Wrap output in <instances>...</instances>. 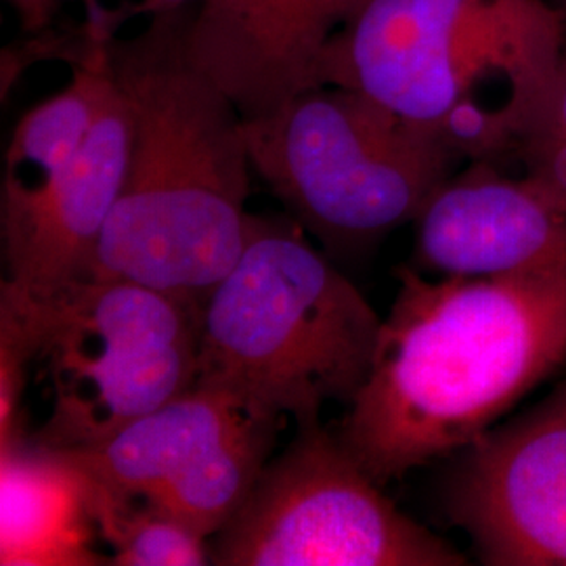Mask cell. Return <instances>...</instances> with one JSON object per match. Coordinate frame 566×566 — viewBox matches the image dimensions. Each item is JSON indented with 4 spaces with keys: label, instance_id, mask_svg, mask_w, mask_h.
<instances>
[{
    "label": "cell",
    "instance_id": "cell-3",
    "mask_svg": "<svg viewBox=\"0 0 566 566\" xmlns=\"http://www.w3.org/2000/svg\"><path fill=\"white\" fill-rule=\"evenodd\" d=\"M565 55L552 0H367L329 44L324 84L364 93L465 163H497Z\"/></svg>",
    "mask_w": 566,
    "mask_h": 566
},
{
    "label": "cell",
    "instance_id": "cell-8",
    "mask_svg": "<svg viewBox=\"0 0 566 566\" xmlns=\"http://www.w3.org/2000/svg\"><path fill=\"white\" fill-rule=\"evenodd\" d=\"M287 418L196 382L99 446L60 449L105 493L160 506L208 539L242 506Z\"/></svg>",
    "mask_w": 566,
    "mask_h": 566
},
{
    "label": "cell",
    "instance_id": "cell-13",
    "mask_svg": "<svg viewBox=\"0 0 566 566\" xmlns=\"http://www.w3.org/2000/svg\"><path fill=\"white\" fill-rule=\"evenodd\" d=\"M70 65V82L21 118L7 147L0 191L4 261L28 242L114 86L105 41L86 34Z\"/></svg>",
    "mask_w": 566,
    "mask_h": 566
},
{
    "label": "cell",
    "instance_id": "cell-2",
    "mask_svg": "<svg viewBox=\"0 0 566 566\" xmlns=\"http://www.w3.org/2000/svg\"><path fill=\"white\" fill-rule=\"evenodd\" d=\"M189 15H156L105 41L130 156L93 275L203 304L248 242L252 163L240 112L187 55Z\"/></svg>",
    "mask_w": 566,
    "mask_h": 566
},
{
    "label": "cell",
    "instance_id": "cell-4",
    "mask_svg": "<svg viewBox=\"0 0 566 566\" xmlns=\"http://www.w3.org/2000/svg\"><path fill=\"white\" fill-rule=\"evenodd\" d=\"M382 319L304 240L301 224L254 217L240 259L202 304L198 380L227 386L296 428L353 403Z\"/></svg>",
    "mask_w": 566,
    "mask_h": 566
},
{
    "label": "cell",
    "instance_id": "cell-11",
    "mask_svg": "<svg viewBox=\"0 0 566 566\" xmlns=\"http://www.w3.org/2000/svg\"><path fill=\"white\" fill-rule=\"evenodd\" d=\"M418 264L439 277H504L566 266V202L525 172L468 163L426 202Z\"/></svg>",
    "mask_w": 566,
    "mask_h": 566
},
{
    "label": "cell",
    "instance_id": "cell-15",
    "mask_svg": "<svg viewBox=\"0 0 566 566\" xmlns=\"http://www.w3.org/2000/svg\"><path fill=\"white\" fill-rule=\"evenodd\" d=\"M91 481V479H88ZM99 537L114 566H202L210 539L160 506L105 493L91 483Z\"/></svg>",
    "mask_w": 566,
    "mask_h": 566
},
{
    "label": "cell",
    "instance_id": "cell-19",
    "mask_svg": "<svg viewBox=\"0 0 566 566\" xmlns=\"http://www.w3.org/2000/svg\"><path fill=\"white\" fill-rule=\"evenodd\" d=\"M20 18L25 34H46L60 13L61 0H7Z\"/></svg>",
    "mask_w": 566,
    "mask_h": 566
},
{
    "label": "cell",
    "instance_id": "cell-1",
    "mask_svg": "<svg viewBox=\"0 0 566 566\" xmlns=\"http://www.w3.org/2000/svg\"><path fill=\"white\" fill-rule=\"evenodd\" d=\"M338 439L380 485L460 453L566 365V266L439 277L401 266Z\"/></svg>",
    "mask_w": 566,
    "mask_h": 566
},
{
    "label": "cell",
    "instance_id": "cell-16",
    "mask_svg": "<svg viewBox=\"0 0 566 566\" xmlns=\"http://www.w3.org/2000/svg\"><path fill=\"white\" fill-rule=\"evenodd\" d=\"M510 156L521 164V172L566 202V55L546 99Z\"/></svg>",
    "mask_w": 566,
    "mask_h": 566
},
{
    "label": "cell",
    "instance_id": "cell-14",
    "mask_svg": "<svg viewBox=\"0 0 566 566\" xmlns=\"http://www.w3.org/2000/svg\"><path fill=\"white\" fill-rule=\"evenodd\" d=\"M93 489L60 449H0V565L99 566Z\"/></svg>",
    "mask_w": 566,
    "mask_h": 566
},
{
    "label": "cell",
    "instance_id": "cell-10",
    "mask_svg": "<svg viewBox=\"0 0 566 566\" xmlns=\"http://www.w3.org/2000/svg\"><path fill=\"white\" fill-rule=\"evenodd\" d=\"M367 0H198L187 21L191 63L243 120L324 84L332 41Z\"/></svg>",
    "mask_w": 566,
    "mask_h": 566
},
{
    "label": "cell",
    "instance_id": "cell-5",
    "mask_svg": "<svg viewBox=\"0 0 566 566\" xmlns=\"http://www.w3.org/2000/svg\"><path fill=\"white\" fill-rule=\"evenodd\" d=\"M252 170L290 217L338 252L416 223L462 158L434 135L346 86H319L243 120Z\"/></svg>",
    "mask_w": 566,
    "mask_h": 566
},
{
    "label": "cell",
    "instance_id": "cell-12",
    "mask_svg": "<svg viewBox=\"0 0 566 566\" xmlns=\"http://www.w3.org/2000/svg\"><path fill=\"white\" fill-rule=\"evenodd\" d=\"M128 156L130 114L114 81L97 120L44 203L28 242L7 261L9 282L32 296H49L93 277L105 227L126 179Z\"/></svg>",
    "mask_w": 566,
    "mask_h": 566
},
{
    "label": "cell",
    "instance_id": "cell-6",
    "mask_svg": "<svg viewBox=\"0 0 566 566\" xmlns=\"http://www.w3.org/2000/svg\"><path fill=\"white\" fill-rule=\"evenodd\" d=\"M2 283L34 327V365L49 397L34 446H99L196 385L202 304L99 275L49 296Z\"/></svg>",
    "mask_w": 566,
    "mask_h": 566
},
{
    "label": "cell",
    "instance_id": "cell-7",
    "mask_svg": "<svg viewBox=\"0 0 566 566\" xmlns=\"http://www.w3.org/2000/svg\"><path fill=\"white\" fill-rule=\"evenodd\" d=\"M219 566H462L443 537L395 506L338 434L296 428L242 506L210 537Z\"/></svg>",
    "mask_w": 566,
    "mask_h": 566
},
{
    "label": "cell",
    "instance_id": "cell-9",
    "mask_svg": "<svg viewBox=\"0 0 566 566\" xmlns=\"http://www.w3.org/2000/svg\"><path fill=\"white\" fill-rule=\"evenodd\" d=\"M460 453L446 512L483 565L566 566V386Z\"/></svg>",
    "mask_w": 566,
    "mask_h": 566
},
{
    "label": "cell",
    "instance_id": "cell-18",
    "mask_svg": "<svg viewBox=\"0 0 566 566\" xmlns=\"http://www.w3.org/2000/svg\"><path fill=\"white\" fill-rule=\"evenodd\" d=\"M84 9V25L82 30L97 39L107 41L116 34H120V28L128 21V0H81ZM198 0H142L139 18L149 20L164 13L181 11L196 4Z\"/></svg>",
    "mask_w": 566,
    "mask_h": 566
},
{
    "label": "cell",
    "instance_id": "cell-17",
    "mask_svg": "<svg viewBox=\"0 0 566 566\" xmlns=\"http://www.w3.org/2000/svg\"><path fill=\"white\" fill-rule=\"evenodd\" d=\"M34 327L18 296L0 290V449L23 443L21 397L28 367L34 365Z\"/></svg>",
    "mask_w": 566,
    "mask_h": 566
}]
</instances>
